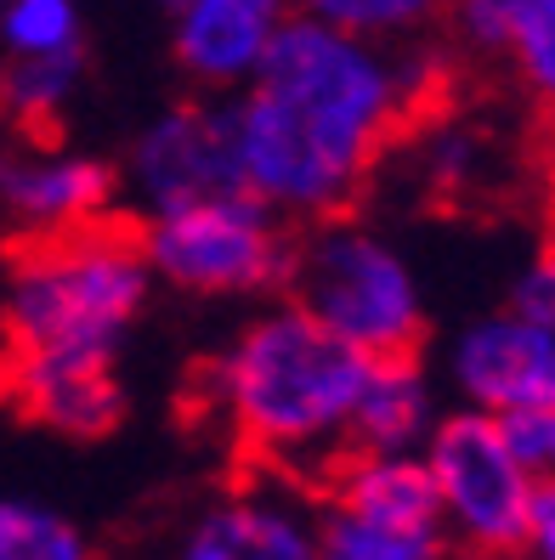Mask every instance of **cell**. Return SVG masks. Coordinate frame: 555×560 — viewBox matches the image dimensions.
I'll use <instances>...</instances> for the list:
<instances>
[{
	"instance_id": "cell-23",
	"label": "cell",
	"mask_w": 555,
	"mask_h": 560,
	"mask_svg": "<svg viewBox=\"0 0 555 560\" xmlns=\"http://www.w3.org/2000/svg\"><path fill=\"white\" fill-rule=\"evenodd\" d=\"M159 7H165V12H171V7H182V0H159Z\"/></svg>"
},
{
	"instance_id": "cell-2",
	"label": "cell",
	"mask_w": 555,
	"mask_h": 560,
	"mask_svg": "<svg viewBox=\"0 0 555 560\" xmlns=\"http://www.w3.org/2000/svg\"><path fill=\"white\" fill-rule=\"evenodd\" d=\"M369 357L335 340L296 301L261 306L205 362V408L250 458L284 476H323L346 453Z\"/></svg>"
},
{
	"instance_id": "cell-5",
	"label": "cell",
	"mask_w": 555,
	"mask_h": 560,
	"mask_svg": "<svg viewBox=\"0 0 555 560\" xmlns=\"http://www.w3.org/2000/svg\"><path fill=\"white\" fill-rule=\"evenodd\" d=\"M137 238L159 289L199 301H255L284 283L296 226L255 192L233 187L137 221Z\"/></svg>"
},
{
	"instance_id": "cell-17",
	"label": "cell",
	"mask_w": 555,
	"mask_h": 560,
	"mask_svg": "<svg viewBox=\"0 0 555 560\" xmlns=\"http://www.w3.org/2000/svg\"><path fill=\"white\" fill-rule=\"evenodd\" d=\"M296 12L380 46H419L453 12V0H296Z\"/></svg>"
},
{
	"instance_id": "cell-9",
	"label": "cell",
	"mask_w": 555,
	"mask_h": 560,
	"mask_svg": "<svg viewBox=\"0 0 555 560\" xmlns=\"http://www.w3.org/2000/svg\"><path fill=\"white\" fill-rule=\"evenodd\" d=\"M437 380L460 408H482V413L533 408L555 397V340L539 317L505 301L471 317L465 328H453L437 362Z\"/></svg>"
},
{
	"instance_id": "cell-6",
	"label": "cell",
	"mask_w": 555,
	"mask_h": 560,
	"mask_svg": "<svg viewBox=\"0 0 555 560\" xmlns=\"http://www.w3.org/2000/svg\"><path fill=\"white\" fill-rule=\"evenodd\" d=\"M431 470L448 544L471 560H516L528 549V515L539 476L521 465L499 413L448 408L419 447Z\"/></svg>"
},
{
	"instance_id": "cell-10",
	"label": "cell",
	"mask_w": 555,
	"mask_h": 560,
	"mask_svg": "<svg viewBox=\"0 0 555 560\" xmlns=\"http://www.w3.org/2000/svg\"><path fill=\"white\" fill-rule=\"evenodd\" d=\"M119 199V171L69 142H28L0 159V221L28 238H57L108 221Z\"/></svg>"
},
{
	"instance_id": "cell-12",
	"label": "cell",
	"mask_w": 555,
	"mask_h": 560,
	"mask_svg": "<svg viewBox=\"0 0 555 560\" xmlns=\"http://www.w3.org/2000/svg\"><path fill=\"white\" fill-rule=\"evenodd\" d=\"M296 0H182L171 7V57L193 91L233 96L273 51Z\"/></svg>"
},
{
	"instance_id": "cell-1",
	"label": "cell",
	"mask_w": 555,
	"mask_h": 560,
	"mask_svg": "<svg viewBox=\"0 0 555 560\" xmlns=\"http://www.w3.org/2000/svg\"><path fill=\"white\" fill-rule=\"evenodd\" d=\"M414 46H380L307 12L284 23L261 69L227 96L239 182L289 226L351 210L426 103Z\"/></svg>"
},
{
	"instance_id": "cell-21",
	"label": "cell",
	"mask_w": 555,
	"mask_h": 560,
	"mask_svg": "<svg viewBox=\"0 0 555 560\" xmlns=\"http://www.w3.org/2000/svg\"><path fill=\"white\" fill-rule=\"evenodd\" d=\"M510 447L521 453L539 481H555V397L550 402H533V408H516V413H499Z\"/></svg>"
},
{
	"instance_id": "cell-14",
	"label": "cell",
	"mask_w": 555,
	"mask_h": 560,
	"mask_svg": "<svg viewBox=\"0 0 555 560\" xmlns=\"http://www.w3.org/2000/svg\"><path fill=\"white\" fill-rule=\"evenodd\" d=\"M442 380L419 362V351L369 357V374L357 385L346 447L363 453H419L442 419Z\"/></svg>"
},
{
	"instance_id": "cell-18",
	"label": "cell",
	"mask_w": 555,
	"mask_h": 560,
	"mask_svg": "<svg viewBox=\"0 0 555 560\" xmlns=\"http://www.w3.org/2000/svg\"><path fill=\"white\" fill-rule=\"evenodd\" d=\"M0 560H96V549L74 515L0 492Z\"/></svg>"
},
{
	"instance_id": "cell-4",
	"label": "cell",
	"mask_w": 555,
	"mask_h": 560,
	"mask_svg": "<svg viewBox=\"0 0 555 560\" xmlns=\"http://www.w3.org/2000/svg\"><path fill=\"white\" fill-rule=\"evenodd\" d=\"M284 289L301 312H312L335 340L363 357L419 351L431 323L426 278H419L414 255L346 210L307 221L296 233Z\"/></svg>"
},
{
	"instance_id": "cell-19",
	"label": "cell",
	"mask_w": 555,
	"mask_h": 560,
	"mask_svg": "<svg viewBox=\"0 0 555 560\" xmlns=\"http://www.w3.org/2000/svg\"><path fill=\"white\" fill-rule=\"evenodd\" d=\"M85 51L80 0H0V62Z\"/></svg>"
},
{
	"instance_id": "cell-20",
	"label": "cell",
	"mask_w": 555,
	"mask_h": 560,
	"mask_svg": "<svg viewBox=\"0 0 555 560\" xmlns=\"http://www.w3.org/2000/svg\"><path fill=\"white\" fill-rule=\"evenodd\" d=\"M419 159H426V182L448 187V192H465L487 176V153L494 142L471 125H437V130H419Z\"/></svg>"
},
{
	"instance_id": "cell-16",
	"label": "cell",
	"mask_w": 555,
	"mask_h": 560,
	"mask_svg": "<svg viewBox=\"0 0 555 560\" xmlns=\"http://www.w3.org/2000/svg\"><path fill=\"white\" fill-rule=\"evenodd\" d=\"M85 85V51L74 57H12L0 62V114L23 130H51Z\"/></svg>"
},
{
	"instance_id": "cell-22",
	"label": "cell",
	"mask_w": 555,
	"mask_h": 560,
	"mask_svg": "<svg viewBox=\"0 0 555 560\" xmlns=\"http://www.w3.org/2000/svg\"><path fill=\"white\" fill-rule=\"evenodd\" d=\"M510 306H521L528 317H539L544 328H550V340H555V244L550 249H539L528 267L516 272V283H510V294H505Z\"/></svg>"
},
{
	"instance_id": "cell-13",
	"label": "cell",
	"mask_w": 555,
	"mask_h": 560,
	"mask_svg": "<svg viewBox=\"0 0 555 560\" xmlns=\"http://www.w3.org/2000/svg\"><path fill=\"white\" fill-rule=\"evenodd\" d=\"M7 390L18 413L57 436H108L125 413L119 362H74V357H41L23 362L7 357Z\"/></svg>"
},
{
	"instance_id": "cell-15",
	"label": "cell",
	"mask_w": 555,
	"mask_h": 560,
	"mask_svg": "<svg viewBox=\"0 0 555 560\" xmlns=\"http://www.w3.org/2000/svg\"><path fill=\"white\" fill-rule=\"evenodd\" d=\"M448 18L471 51L505 62L516 85L555 114V0H453Z\"/></svg>"
},
{
	"instance_id": "cell-24",
	"label": "cell",
	"mask_w": 555,
	"mask_h": 560,
	"mask_svg": "<svg viewBox=\"0 0 555 560\" xmlns=\"http://www.w3.org/2000/svg\"><path fill=\"white\" fill-rule=\"evenodd\" d=\"M0 159H7V148H0Z\"/></svg>"
},
{
	"instance_id": "cell-8",
	"label": "cell",
	"mask_w": 555,
	"mask_h": 560,
	"mask_svg": "<svg viewBox=\"0 0 555 560\" xmlns=\"http://www.w3.org/2000/svg\"><path fill=\"white\" fill-rule=\"evenodd\" d=\"M239 182V142H233V114L227 96H182L165 103L125 148L119 164V192L130 199L137 221L176 210L210 192H233Z\"/></svg>"
},
{
	"instance_id": "cell-3",
	"label": "cell",
	"mask_w": 555,
	"mask_h": 560,
	"mask_svg": "<svg viewBox=\"0 0 555 560\" xmlns=\"http://www.w3.org/2000/svg\"><path fill=\"white\" fill-rule=\"evenodd\" d=\"M153 289L159 283L148 272L142 238L114 221L57 233V238H28L12 260L7 301H0L7 357L119 362Z\"/></svg>"
},
{
	"instance_id": "cell-11",
	"label": "cell",
	"mask_w": 555,
	"mask_h": 560,
	"mask_svg": "<svg viewBox=\"0 0 555 560\" xmlns=\"http://www.w3.org/2000/svg\"><path fill=\"white\" fill-rule=\"evenodd\" d=\"M176 560H317V504L289 481H244L182 526Z\"/></svg>"
},
{
	"instance_id": "cell-7",
	"label": "cell",
	"mask_w": 555,
	"mask_h": 560,
	"mask_svg": "<svg viewBox=\"0 0 555 560\" xmlns=\"http://www.w3.org/2000/svg\"><path fill=\"white\" fill-rule=\"evenodd\" d=\"M431 470L419 453L346 447L323 470L317 560H448Z\"/></svg>"
}]
</instances>
